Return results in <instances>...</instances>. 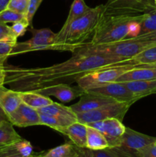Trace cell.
Returning a JSON list of instances; mask_svg holds the SVG:
<instances>
[{"label": "cell", "instance_id": "7402d4cb", "mask_svg": "<svg viewBox=\"0 0 156 157\" xmlns=\"http://www.w3.org/2000/svg\"><path fill=\"white\" fill-rule=\"evenodd\" d=\"M39 114H47L53 115V116L59 117H65L69 119L77 121L76 115L70 107H66L61 104L53 102L52 104L41 107V108L36 109Z\"/></svg>", "mask_w": 156, "mask_h": 157}, {"label": "cell", "instance_id": "6da1fadb", "mask_svg": "<svg viewBox=\"0 0 156 157\" xmlns=\"http://www.w3.org/2000/svg\"><path fill=\"white\" fill-rule=\"evenodd\" d=\"M116 55L93 52L87 43L73 52L70 59L44 67L4 65L5 84L16 91H38L60 84H71L90 71L125 61Z\"/></svg>", "mask_w": 156, "mask_h": 157}, {"label": "cell", "instance_id": "e0dca14e", "mask_svg": "<svg viewBox=\"0 0 156 157\" xmlns=\"http://www.w3.org/2000/svg\"><path fill=\"white\" fill-rule=\"evenodd\" d=\"M21 103L18 91L0 86V107L8 115L14 111Z\"/></svg>", "mask_w": 156, "mask_h": 157}, {"label": "cell", "instance_id": "8fae6325", "mask_svg": "<svg viewBox=\"0 0 156 157\" xmlns=\"http://www.w3.org/2000/svg\"><path fill=\"white\" fill-rule=\"evenodd\" d=\"M102 133L109 144V148L118 147L125 133V127L122 122L116 118L104 120L99 122L87 124Z\"/></svg>", "mask_w": 156, "mask_h": 157}, {"label": "cell", "instance_id": "b9f144b4", "mask_svg": "<svg viewBox=\"0 0 156 157\" xmlns=\"http://www.w3.org/2000/svg\"><path fill=\"white\" fill-rule=\"evenodd\" d=\"M0 41H17V40L14 39V38H9V37H5L0 35Z\"/></svg>", "mask_w": 156, "mask_h": 157}, {"label": "cell", "instance_id": "7c38bea8", "mask_svg": "<svg viewBox=\"0 0 156 157\" xmlns=\"http://www.w3.org/2000/svg\"><path fill=\"white\" fill-rule=\"evenodd\" d=\"M8 119L12 125L18 127L41 125L40 115L38 110L23 102L12 113L8 115Z\"/></svg>", "mask_w": 156, "mask_h": 157}, {"label": "cell", "instance_id": "9a60e30c", "mask_svg": "<svg viewBox=\"0 0 156 157\" xmlns=\"http://www.w3.org/2000/svg\"><path fill=\"white\" fill-rule=\"evenodd\" d=\"M33 147L29 141H19L0 147V157H33Z\"/></svg>", "mask_w": 156, "mask_h": 157}, {"label": "cell", "instance_id": "9c48e42d", "mask_svg": "<svg viewBox=\"0 0 156 157\" xmlns=\"http://www.w3.org/2000/svg\"><path fill=\"white\" fill-rule=\"evenodd\" d=\"M131 106L132 104L128 103L116 101L96 110L76 113V115L77 121L84 124L99 122L110 118H116L122 121Z\"/></svg>", "mask_w": 156, "mask_h": 157}, {"label": "cell", "instance_id": "74e56055", "mask_svg": "<svg viewBox=\"0 0 156 157\" xmlns=\"http://www.w3.org/2000/svg\"><path fill=\"white\" fill-rule=\"evenodd\" d=\"M5 64H0V86L4 85L6 79V71L4 67Z\"/></svg>", "mask_w": 156, "mask_h": 157}, {"label": "cell", "instance_id": "5b68a950", "mask_svg": "<svg viewBox=\"0 0 156 157\" xmlns=\"http://www.w3.org/2000/svg\"><path fill=\"white\" fill-rule=\"evenodd\" d=\"M136 65L137 64H135L132 58L116 64H108L86 74L81 77L76 83L81 88L85 90L108 83L115 82L122 74L136 68Z\"/></svg>", "mask_w": 156, "mask_h": 157}, {"label": "cell", "instance_id": "603a6c76", "mask_svg": "<svg viewBox=\"0 0 156 157\" xmlns=\"http://www.w3.org/2000/svg\"><path fill=\"white\" fill-rule=\"evenodd\" d=\"M87 126V148L91 150L109 148L108 142L102 133L90 126Z\"/></svg>", "mask_w": 156, "mask_h": 157}, {"label": "cell", "instance_id": "ab89813d", "mask_svg": "<svg viewBox=\"0 0 156 157\" xmlns=\"http://www.w3.org/2000/svg\"><path fill=\"white\" fill-rule=\"evenodd\" d=\"M9 121L8 119V116L6 113H5L4 110L0 107V124L3 122V121Z\"/></svg>", "mask_w": 156, "mask_h": 157}, {"label": "cell", "instance_id": "d590c367", "mask_svg": "<svg viewBox=\"0 0 156 157\" xmlns=\"http://www.w3.org/2000/svg\"><path fill=\"white\" fill-rule=\"evenodd\" d=\"M0 35L5 37H9V38H12L17 40L16 38H14L13 35H12L10 26H9L7 24H6V23L0 22Z\"/></svg>", "mask_w": 156, "mask_h": 157}, {"label": "cell", "instance_id": "7bdbcfd3", "mask_svg": "<svg viewBox=\"0 0 156 157\" xmlns=\"http://www.w3.org/2000/svg\"><path fill=\"white\" fill-rule=\"evenodd\" d=\"M154 4H155V6H156V0H154Z\"/></svg>", "mask_w": 156, "mask_h": 157}, {"label": "cell", "instance_id": "30bf717a", "mask_svg": "<svg viewBox=\"0 0 156 157\" xmlns=\"http://www.w3.org/2000/svg\"><path fill=\"white\" fill-rule=\"evenodd\" d=\"M86 93L102 95L112 98L118 102L128 103L132 105L135 102L141 99L138 95L130 91L123 83L111 82L97 87L85 89Z\"/></svg>", "mask_w": 156, "mask_h": 157}, {"label": "cell", "instance_id": "52a82bcc", "mask_svg": "<svg viewBox=\"0 0 156 157\" xmlns=\"http://www.w3.org/2000/svg\"><path fill=\"white\" fill-rule=\"evenodd\" d=\"M154 9V0H108L102 15L138 17Z\"/></svg>", "mask_w": 156, "mask_h": 157}, {"label": "cell", "instance_id": "277c9868", "mask_svg": "<svg viewBox=\"0 0 156 157\" xmlns=\"http://www.w3.org/2000/svg\"><path fill=\"white\" fill-rule=\"evenodd\" d=\"M87 45L93 52L110 54L125 59H130L145 49L156 45V32L127 38L110 44L92 46L87 42Z\"/></svg>", "mask_w": 156, "mask_h": 157}, {"label": "cell", "instance_id": "8d00e7d4", "mask_svg": "<svg viewBox=\"0 0 156 157\" xmlns=\"http://www.w3.org/2000/svg\"><path fill=\"white\" fill-rule=\"evenodd\" d=\"M76 157H93V151L90 149L78 147V155Z\"/></svg>", "mask_w": 156, "mask_h": 157}, {"label": "cell", "instance_id": "4316f807", "mask_svg": "<svg viewBox=\"0 0 156 157\" xmlns=\"http://www.w3.org/2000/svg\"><path fill=\"white\" fill-rule=\"evenodd\" d=\"M156 32V9L144 15L141 22V31L139 35Z\"/></svg>", "mask_w": 156, "mask_h": 157}, {"label": "cell", "instance_id": "484cf974", "mask_svg": "<svg viewBox=\"0 0 156 157\" xmlns=\"http://www.w3.org/2000/svg\"><path fill=\"white\" fill-rule=\"evenodd\" d=\"M41 125L47 126L50 128L54 129L56 131L59 132L61 129L68 127L73 123L76 122V121L65 117H59L53 116L47 114H39Z\"/></svg>", "mask_w": 156, "mask_h": 157}, {"label": "cell", "instance_id": "1f68e13d", "mask_svg": "<svg viewBox=\"0 0 156 157\" xmlns=\"http://www.w3.org/2000/svg\"><path fill=\"white\" fill-rule=\"evenodd\" d=\"M28 4L29 0H10L7 9L15 11L18 13L26 15Z\"/></svg>", "mask_w": 156, "mask_h": 157}, {"label": "cell", "instance_id": "4fadbf2b", "mask_svg": "<svg viewBox=\"0 0 156 157\" xmlns=\"http://www.w3.org/2000/svg\"><path fill=\"white\" fill-rule=\"evenodd\" d=\"M38 93L42 94L45 96H53L58 98L63 103H68L76 98H80L85 94L84 89L81 88L79 85L71 87L70 84H60L50 86L46 88L38 90Z\"/></svg>", "mask_w": 156, "mask_h": 157}, {"label": "cell", "instance_id": "ee69618b", "mask_svg": "<svg viewBox=\"0 0 156 157\" xmlns=\"http://www.w3.org/2000/svg\"><path fill=\"white\" fill-rule=\"evenodd\" d=\"M33 157H35V156H34V153H33Z\"/></svg>", "mask_w": 156, "mask_h": 157}, {"label": "cell", "instance_id": "44dd1931", "mask_svg": "<svg viewBox=\"0 0 156 157\" xmlns=\"http://www.w3.org/2000/svg\"><path fill=\"white\" fill-rule=\"evenodd\" d=\"M21 102L35 109L46 107L54 102L47 96L35 91H18Z\"/></svg>", "mask_w": 156, "mask_h": 157}, {"label": "cell", "instance_id": "2e32d148", "mask_svg": "<svg viewBox=\"0 0 156 157\" xmlns=\"http://www.w3.org/2000/svg\"><path fill=\"white\" fill-rule=\"evenodd\" d=\"M87 124L76 121L68 127L61 129L59 133L67 136L78 147H87Z\"/></svg>", "mask_w": 156, "mask_h": 157}, {"label": "cell", "instance_id": "7a4b0ae2", "mask_svg": "<svg viewBox=\"0 0 156 157\" xmlns=\"http://www.w3.org/2000/svg\"><path fill=\"white\" fill-rule=\"evenodd\" d=\"M104 5L91 8L89 12L77 18L63 32L57 33V44L61 52H75L86 45L94 35Z\"/></svg>", "mask_w": 156, "mask_h": 157}, {"label": "cell", "instance_id": "ffe728a7", "mask_svg": "<svg viewBox=\"0 0 156 157\" xmlns=\"http://www.w3.org/2000/svg\"><path fill=\"white\" fill-rule=\"evenodd\" d=\"M123 84L130 91L140 98L156 93V79L128 81Z\"/></svg>", "mask_w": 156, "mask_h": 157}, {"label": "cell", "instance_id": "60d3db41", "mask_svg": "<svg viewBox=\"0 0 156 157\" xmlns=\"http://www.w3.org/2000/svg\"><path fill=\"white\" fill-rule=\"evenodd\" d=\"M138 67H147V68H156V62L148 64H138Z\"/></svg>", "mask_w": 156, "mask_h": 157}, {"label": "cell", "instance_id": "f546056e", "mask_svg": "<svg viewBox=\"0 0 156 157\" xmlns=\"http://www.w3.org/2000/svg\"><path fill=\"white\" fill-rule=\"evenodd\" d=\"M12 35L15 38L18 39L19 37L23 36L25 34L26 31L28 29L29 24L26 19L12 23V25L10 26Z\"/></svg>", "mask_w": 156, "mask_h": 157}, {"label": "cell", "instance_id": "83f0119b", "mask_svg": "<svg viewBox=\"0 0 156 157\" xmlns=\"http://www.w3.org/2000/svg\"><path fill=\"white\" fill-rule=\"evenodd\" d=\"M132 59L136 64H148L156 62V45L145 49Z\"/></svg>", "mask_w": 156, "mask_h": 157}, {"label": "cell", "instance_id": "cb8c5ba5", "mask_svg": "<svg viewBox=\"0 0 156 157\" xmlns=\"http://www.w3.org/2000/svg\"><path fill=\"white\" fill-rule=\"evenodd\" d=\"M91 8L89 7L84 0H73L71 6H70V12H69L68 16L64 22V25L61 28L59 32H63L69 27L70 24L77 18H80L82 15L87 13V12L90 10Z\"/></svg>", "mask_w": 156, "mask_h": 157}, {"label": "cell", "instance_id": "f35d334b", "mask_svg": "<svg viewBox=\"0 0 156 157\" xmlns=\"http://www.w3.org/2000/svg\"><path fill=\"white\" fill-rule=\"evenodd\" d=\"M9 1L10 0H0V13L7 9Z\"/></svg>", "mask_w": 156, "mask_h": 157}, {"label": "cell", "instance_id": "e575fe53", "mask_svg": "<svg viewBox=\"0 0 156 157\" xmlns=\"http://www.w3.org/2000/svg\"><path fill=\"white\" fill-rule=\"evenodd\" d=\"M93 157H119L110 148L99 150H92Z\"/></svg>", "mask_w": 156, "mask_h": 157}, {"label": "cell", "instance_id": "5bb4252c", "mask_svg": "<svg viewBox=\"0 0 156 157\" xmlns=\"http://www.w3.org/2000/svg\"><path fill=\"white\" fill-rule=\"evenodd\" d=\"M114 102H116V101L108 97L85 92V94L80 97V101L76 104L70 106V107L76 114V113H83V112L96 110V109Z\"/></svg>", "mask_w": 156, "mask_h": 157}, {"label": "cell", "instance_id": "ba28073f", "mask_svg": "<svg viewBox=\"0 0 156 157\" xmlns=\"http://www.w3.org/2000/svg\"><path fill=\"white\" fill-rule=\"evenodd\" d=\"M155 141L156 137L125 127L120 144L110 149L119 157H138V153L143 147Z\"/></svg>", "mask_w": 156, "mask_h": 157}, {"label": "cell", "instance_id": "8992f818", "mask_svg": "<svg viewBox=\"0 0 156 157\" xmlns=\"http://www.w3.org/2000/svg\"><path fill=\"white\" fill-rule=\"evenodd\" d=\"M32 37L22 42L17 41L13 46L10 56L41 50L61 51L57 44V33H54L50 29H35L29 28Z\"/></svg>", "mask_w": 156, "mask_h": 157}, {"label": "cell", "instance_id": "d6a6232c", "mask_svg": "<svg viewBox=\"0 0 156 157\" xmlns=\"http://www.w3.org/2000/svg\"><path fill=\"white\" fill-rule=\"evenodd\" d=\"M43 0H29L28 7L27 12H26V20L29 24V28H32V20L34 15L36 13L37 10L39 8Z\"/></svg>", "mask_w": 156, "mask_h": 157}, {"label": "cell", "instance_id": "4dcf8cb0", "mask_svg": "<svg viewBox=\"0 0 156 157\" xmlns=\"http://www.w3.org/2000/svg\"><path fill=\"white\" fill-rule=\"evenodd\" d=\"M17 41H0V64H4L5 61L10 56L13 46Z\"/></svg>", "mask_w": 156, "mask_h": 157}, {"label": "cell", "instance_id": "f1b7e54d", "mask_svg": "<svg viewBox=\"0 0 156 157\" xmlns=\"http://www.w3.org/2000/svg\"><path fill=\"white\" fill-rule=\"evenodd\" d=\"M26 19L25 15L18 13L9 9H5L0 13V22L2 23H15L21 20Z\"/></svg>", "mask_w": 156, "mask_h": 157}, {"label": "cell", "instance_id": "836d02e7", "mask_svg": "<svg viewBox=\"0 0 156 157\" xmlns=\"http://www.w3.org/2000/svg\"><path fill=\"white\" fill-rule=\"evenodd\" d=\"M138 157H156V141L143 147L138 153Z\"/></svg>", "mask_w": 156, "mask_h": 157}, {"label": "cell", "instance_id": "d4e9b609", "mask_svg": "<svg viewBox=\"0 0 156 157\" xmlns=\"http://www.w3.org/2000/svg\"><path fill=\"white\" fill-rule=\"evenodd\" d=\"M23 138L15 131L9 121H3L0 124V147L19 141Z\"/></svg>", "mask_w": 156, "mask_h": 157}, {"label": "cell", "instance_id": "ac0fdd59", "mask_svg": "<svg viewBox=\"0 0 156 157\" xmlns=\"http://www.w3.org/2000/svg\"><path fill=\"white\" fill-rule=\"evenodd\" d=\"M156 79V68L137 67L122 74L115 82L125 83L128 81H144V80Z\"/></svg>", "mask_w": 156, "mask_h": 157}, {"label": "cell", "instance_id": "3957f363", "mask_svg": "<svg viewBox=\"0 0 156 157\" xmlns=\"http://www.w3.org/2000/svg\"><path fill=\"white\" fill-rule=\"evenodd\" d=\"M143 16L144 15L138 17L101 15L94 35L88 44L92 46L99 45L127 38L132 23Z\"/></svg>", "mask_w": 156, "mask_h": 157}, {"label": "cell", "instance_id": "d6986e66", "mask_svg": "<svg viewBox=\"0 0 156 157\" xmlns=\"http://www.w3.org/2000/svg\"><path fill=\"white\" fill-rule=\"evenodd\" d=\"M77 155L78 147L73 144L71 141L47 151L34 153V156L35 157H76Z\"/></svg>", "mask_w": 156, "mask_h": 157}]
</instances>
